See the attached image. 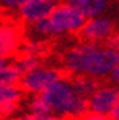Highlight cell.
Returning a JSON list of instances; mask_svg holds the SVG:
<instances>
[{"label": "cell", "instance_id": "ba28073f", "mask_svg": "<svg viewBox=\"0 0 119 120\" xmlns=\"http://www.w3.org/2000/svg\"><path fill=\"white\" fill-rule=\"evenodd\" d=\"M114 33V24L108 19H87L86 24L78 30L76 38L83 43H95L107 41Z\"/></svg>", "mask_w": 119, "mask_h": 120}, {"label": "cell", "instance_id": "d6986e66", "mask_svg": "<svg viewBox=\"0 0 119 120\" xmlns=\"http://www.w3.org/2000/svg\"><path fill=\"white\" fill-rule=\"evenodd\" d=\"M110 115H111V119H113V120H119V101L116 103V106H114L113 111L110 112Z\"/></svg>", "mask_w": 119, "mask_h": 120}, {"label": "cell", "instance_id": "4fadbf2b", "mask_svg": "<svg viewBox=\"0 0 119 120\" xmlns=\"http://www.w3.org/2000/svg\"><path fill=\"white\" fill-rule=\"evenodd\" d=\"M27 109H29V114H35V115H51V109L46 103L43 101V98L40 96V93H37L32 100L27 104Z\"/></svg>", "mask_w": 119, "mask_h": 120}, {"label": "cell", "instance_id": "9c48e42d", "mask_svg": "<svg viewBox=\"0 0 119 120\" xmlns=\"http://www.w3.org/2000/svg\"><path fill=\"white\" fill-rule=\"evenodd\" d=\"M21 85H0V120L8 119L19 108L24 98Z\"/></svg>", "mask_w": 119, "mask_h": 120}, {"label": "cell", "instance_id": "3957f363", "mask_svg": "<svg viewBox=\"0 0 119 120\" xmlns=\"http://www.w3.org/2000/svg\"><path fill=\"white\" fill-rule=\"evenodd\" d=\"M48 19L54 27L57 36L64 33H76L87 21L83 13L68 2H59V5L54 8Z\"/></svg>", "mask_w": 119, "mask_h": 120}, {"label": "cell", "instance_id": "5b68a950", "mask_svg": "<svg viewBox=\"0 0 119 120\" xmlns=\"http://www.w3.org/2000/svg\"><path fill=\"white\" fill-rule=\"evenodd\" d=\"M25 40L24 24L18 18H13L0 24V57L10 59L18 54Z\"/></svg>", "mask_w": 119, "mask_h": 120}, {"label": "cell", "instance_id": "5bb4252c", "mask_svg": "<svg viewBox=\"0 0 119 120\" xmlns=\"http://www.w3.org/2000/svg\"><path fill=\"white\" fill-rule=\"evenodd\" d=\"M62 120H113V119H111V115H107V114L84 112V114L79 115V117H75V119H62Z\"/></svg>", "mask_w": 119, "mask_h": 120}, {"label": "cell", "instance_id": "8992f818", "mask_svg": "<svg viewBox=\"0 0 119 120\" xmlns=\"http://www.w3.org/2000/svg\"><path fill=\"white\" fill-rule=\"evenodd\" d=\"M119 101V87L116 85H100L87 98V112L94 114H110Z\"/></svg>", "mask_w": 119, "mask_h": 120}, {"label": "cell", "instance_id": "e0dca14e", "mask_svg": "<svg viewBox=\"0 0 119 120\" xmlns=\"http://www.w3.org/2000/svg\"><path fill=\"white\" fill-rule=\"evenodd\" d=\"M107 44L111 46L113 49H116V51L119 52V33H113V35L107 40Z\"/></svg>", "mask_w": 119, "mask_h": 120}, {"label": "cell", "instance_id": "6da1fadb", "mask_svg": "<svg viewBox=\"0 0 119 120\" xmlns=\"http://www.w3.org/2000/svg\"><path fill=\"white\" fill-rule=\"evenodd\" d=\"M62 70L70 74H86L92 78H103L111 73L119 63V52L111 46L81 43L67 49L60 57Z\"/></svg>", "mask_w": 119, "mask_h": 120}, {"label": "cell", "instance_id": "7a4b0ae2", "mask_svg": "<svg viewBox=\"0 0 119 120\" xmlns=\"http://www.w3.org/2000/svg\"><path fill=\"white\" fill-rule=\"evenodd\" d=\"M51 112L60 115V119H75L87 112V100L75 92L68 78H64L40 92Z\"/></svg>", "mask_w": 119, "mask_h": 120}, {"label": "cell", "instance_id": "30bf717a", "mask_svg": "<svg viewBox=\"0 0 119 120\" xmlns=\"http://www.w3.org/2000/svg\"><path fill=\"white\" fill-rule=\"evenodd\" d=\"M68 81L71 82L75 92H76L79 96L86 98V100L100 87V82L97 81V78L86 76V74H70V76H68Z\"/></svg>", "mask_w": 119, "mask_h": 120}, {"label": "cell", "instance_id": "ac0fdd59", "mask_svg": "<svg viewBox=\"0 0 119 120\" xmlns=\"http://www.w3.org/2000/svg\"><path fill=\"white\" fill-rule=\"evenodd\" d=\"M110 78H111V81H113V84L119 85V63L114 66L113 70H111V73H110Z\"/></svg>", "mask_w": 119, "mask_h": 120}, {"label": "cell", "instance_id": "ffe728a7", "mask_svg": "<svg viewBox=\"0 0 119 120\" xmlns=\"http://www.w3.org/2000/svg\"><path fill=\"white\" fill-rule=\"evenodd\" d=\"M6 63V59H3V57H0V66L2 65H5Z\"/></svg>", "mask_w": 119, "mask_h": 120}, {"label": "cell", "instance_id": "7c38bea8", "mask_svg": "<svg viewBox=\"0 0 119 120\" xmlns=\"http://www.w3.org/2000/svg\"><path fill=\"white\" fill-rule=\"evenodd\" d=\"M22 74L14 63H5L0 66V85H18Z\"/></svg>", "mask_w": 119, "mask_h": 120}, {"label": "cell", "instance_id": "52a82bcc", "mask_svg": "<svg viewBox=\"0 0 119 120\" xmlns=\"http://www.w3.org/2000/svg\"><path fill=\"white\" fill-rule=\"evenodd\" d=\"M59 0H27L18 10V19L22 24H32L51 16Z\"/></svg>", "mask_w": 119, "mask_h": 120}, {"label": "cell", "instance_id": "9a60e30c", "mask_svg": "<svg viewBox=\"0 0 119 120\" xmlns=\"http://www.w3.org/2000/svg\"><path fill=\"white\" fill-rule=\"evenodd\" d=\"M25 2L27 0H0V8L5 11H13V10H19Z\"/></svg>", "mask_w": 119, "mask_h": 120}, {"label": "cell", "instance_id": "277c9868", "mask_svg": "<svg viewBox=\"0 0 119 120\" xmlns=\"http://www.w3.org/2000/svg\"><path fill=\"white\" fill-rule=\"evenodd\" d=\"M64 78H68V74L62 68H51V66L40 65L35 70L24 74L19 81V85L25 93H40L46 87Z\"/></svg>", "mask_w": 119, "mask_h": 120}, {"label": "cell", "instance_id": "8fae6325", "mask_svg": "<svg viewBox=\"0 0 119 120\" xmlns=\"http://www.w3.org/2000/svg\"><path fill=\"white\" fill-rule=\"evenodd\" d=\"M67 2L76 6L87 19L98 16L107 8V0H67Z\"/></svg>", "mask_w": 119, "mask_h": 120}, {"label": "cell", "instance_id": "2e32d148", "mask_svg": "<svg viewBox=\"0 0 119 120\" xmlns=\"http://www.w3.org/2000/svg\"><path fill=\"white\" fill-rule=\"evenodd\" d=\"M16 120H62L59 117H54L53 114L51 115H35V114H27V115H22Z\"/></svg>", "mask_w": 119, "mask_h": 120}]
</instances>
